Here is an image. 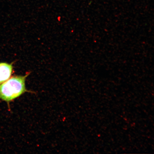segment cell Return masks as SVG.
I'll return each instance as SVG.
<instances>
[{
    "label": "cell",
    "instance_id": "6da1fadb",
    "mask_svg": "<svg viewBox=\"0 0 154 154\" xmlns=\"http://www.w3.org/2000/svg\"><path fill=\"white\" fill-rule=\"evenodd\" d=\"M28 75L13 77L0 85V99L11 101L26 92L25 81Z\"/></svg>",
    "mask_w": 154,
    "mask_h": 154
},
{
    "label": "cell",
    "instance_id": "7a4b0ae2",
    "mask_svg": "<svg viewBox=\"0 0 154 154\" xmlns=\"http://www.w3.org/2000/svg\"><path fill=\"white\" fill-rule=\"evenodd\" d=\"M12 70V64L0 63V84L8 79L11 75Z\"/></svg>",
    "mask_w": 154,
    "mask_h": 154
}]
</instances>
